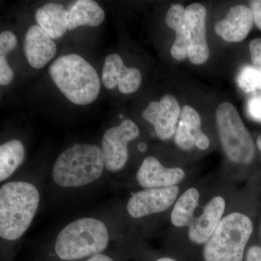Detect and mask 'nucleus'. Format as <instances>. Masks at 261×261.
<instances>
[{
    "label": "nucleus",
    "mask_w": 261,
    "mask_h": 261,
    "mask_svg": "<svg viewBox=\"0 0 261 261\" xmlns=\"http://www.w3.org/2000/svg\"><path fill=\"white\" fill-rule=\"evenodd\" d=\"M153 261H183L178 257L175 256L172 254L170 253L168 255H160L157 258L154 259Z\"/></svg>",
    "instance_id": "obj_30"
},
{
    "label": "nucleus",
    "mask_w": 261,
    "mask_h": 261,
    "mask_svg": "<svg viewBox=\"0 0 261 261\" xmlns=\"http://www.w3.org/2000/svg\"><path fill=\"white\" fill-rule=\"evenodd\" d=\"M49 73L62 93L75 105L93 102L100 92L97 71L79 55L60 57L49 66Z\"/></svg>",
    "instance_id": "obj_5"
},
{
    "label": "nucleus",
    "mask_w": 261,
    "mask_h": 261,
    "mask_svg": "<svg viewBox=\"0 0 261 261\" xmlns=\"http://www.w3.org/2000/svg\"><path fill=\"white\" fill-rule=\"evenodd\" d=\"M218 179L219 176L194 180L178 196L168 218L170 245L176 241L190 227Z\"/></svg>",
    "instance_id": "obj_8"
},
{
    "label": "nucleus",
    "mask_w": 261,
    "mask_h": 261,
    "mask_svg": "<svg viewBox=\"0 0 261 261\" xmlns=\"http://www.w3.org/2000/svg\"><path fill=\"white\" fill-rule=\"evenodd\" d=\"M261 205V172L239 188L226 214L195 261H243L256 233Z\"/></svg>",
    "instance_id": "obj_1"
},
{
    "label": "nucleus",
    "mask_w": 261,
    "mask_h": 261,
    "mask_svg": "<svg viewBox=\"0 0 261 261\" xmlns=\"http://www.w3.org/2000/svg\"><path fill=\"white\" fill-rule=\"evenodd\" d=\"M252 65L261 70V38L252 39L249 44Z\"/></svg>",
    "instance_id": "obj_26"
},
{
    "label": "nucleus",
    "mask_w": 261,
    "mask_h": 261,
    "mask_svg": "<svg viewBox=\"0 0 261 261\" xmlns=\"http://www.w3.org/2000/svg\"><path fill=\"white\" fill-rule=\"evenodd\" d=\"M147 146L146 145V143L145 142H141V143L139 144L138 147H137V148H138L139 150L140 151V152H145L146 149H147Z\"/></svg>",
    "instance_id": "obj_31"
},
{
    "label": "nucleus",
    "mask_w": 261,
    "mask_h": 261,
    "mask_svg": "<svg viewBox=\"0 0 261 261\" xmlns=\"http://www.w3.org/2000/svg\"><path fill=\"white\" fill-rule=\"evenodd\" d=\"M85 261H116L112 257L108 256L105 254L100 253L89 257Z\"/></svg>",
    "instance_id": "obj_29"
},
{
    "label": "nucleus",
    "mask_w": 261,
    "mask_h": 261,
    "mask_svg": "<svg viewBox=\"0 0 261 261\" xmlns=\"http://www.w3.org/2000/svg\"><path fill=\"white\" fill-rule=\"evenodd\" d=\"M17 38L11 32H3L0 34V56L6 57L17 45Z\"/></svg>",
    "instance_id": "obj_23"
},
{
    "label": "nucleus",
    "mask_w": 261,
    "mask_h": 261,
    "mask_svg": "<svg viewBox=\"0 0 261 261\" xmlns=\"http://www.w3.org/2000/svg\"><path fill=\"white\" fill-rule=\"evenodd\" d=\"M40 196L25 181H10L0 188V236L15 241L21 238L37 214Z\"/></svg>",
    "instance_id": "obj_4"
},
{
    "label": "nucleus",
    "mask_w": 261,
    "mask_h": 261,
    "mask_svg": "<svg viewBox=\"0 0 261 261\" xmlns=\"http://www.w3.org/2000/svg\"><path fill=\"white\" fill-rule=\"evenodd\" d=\"M140 70L137 68H127L119 55H108L105 60L102 69V82L108 89L116 88L122 94H132L137 92L142 83Z\"/></svg>",
    "instance_id": "obj_14"
},
{
    "label": "nucleus",
    "mask_w": 261,
    "mask_h": 261,
    "mask_svg": "<svg viewBox=\"0 0 261 261\" xmlns=\"http://www.w3.org/2000/svg\"><path fill=\"white\" fill-rule=\"evenodd\" d=\"M13 77L14 73L7 61L6 57L0 56V84L8 85L13 80Z\"/></svg>",
    "instance_id": "obj_27"
},
{
    "label": "nucleus",
    "mask_w": 261,
    "mask_h": 261,
    "mask_svg": "<svg viewBox=\"0 0 261 261\" xmlns=\"http://www.w3.org/2000/svg\"><path fill=\"white\" fill-rule=\"evenodd\" d=\"M173 142L183 152L197 149L205 151L211 147V140L202 129L200 114L189 106H183Z\"/></svg>",
    "instance_id": "obj_13"
},
{
    "label": "nucleus",
    "mask_w": 261,
    "mask_h": 261,
    "mask_svg": "<svg viewBox=\"0 0 261 261\" xmlns=\"http://www.w3.org/2000/svg\"><path fill=\"white\" fill-rule=\"evenodd\" d=\"M195 180L181 166H164L157 158L147 156L136 173V181L142 189L166 188L190 183Z\"/></svg>",
    "instance_id": "obj_11"
},
{
    "label": "nucleus",
    "mask_w": 261,
    "mask_h": 261,
    "mask_svg": "<svg viewBox=\"0 0 261 261\" xmlns=\"http://www.w3.org/2000/svg\"><path fill=\"white\" fill-rule=\"evenodd\" d=\"M120 118H123V116H122V115H120Z\"/></svg>",
    "instance_id": "obj_33"
},
{
    "label": "nucleus",
    "mask_w": 261,
    "mask_h": 261,
    "mask_svg": "<svg viewBox=\"0 0 261 261\" xmlns=\"http://www.w3.org/2000/svg\"><path fill=\"white\" fill-rule=\"evenodd\" d=\"M243 261H261V240L256 233L247 247Z\"/></svg>",
    "instance_id": "obj_24"
},
{
    "label": "nucleus",
    "mask_w": 261,
    "mask_h": 261,
    "mask_svg": "<svg viewBox=\"0 0 261 261\" xmlns=\"http://www.w3.org/2000/svg\"><path fill=\"white\" fill-rule=\"evenodd\" d=\"M190 183L166 188L142 189L128 199L127 213L135 219H145L154 215L169 216L178 196Z\"/></svg>",
    "instance_id": "obj_9"
},
{
    "label": "nucleus",
    "mask_w": 261,
    "mask_h": 261,
    "mask_svg": "<svg viewBox=\"0 0 261 261\" xmlns=\"http://www.w3.org/2000/svg\"><path fill=\"white\" fill-rule=\"evenodd\" d=\"M24 53L31 66L35 69H41L56 56L57 46L39 25H34L25 34Z\"/></svg>",
    "instance_id": "obj_16"
},
{
    "label": "nucleus",
    "mask_w": 261,
    "mask_h": 261,
    "mask_svg": "<svg viewBox=\"0 0 261 261\" xmlns=\"http://www.w3.org/2000/svg\"><path fill=\"white\" fill-rule=\"evenodd\" d=\"M240 186L219 176L190 227L171 244V254L183 261H195L219 226Z\"/></svg>",
    "instance_id": "obj_3"
},
{
    "label": "nucleus",
    "mask_w": 261,
    "mask_h": 261,
    "mask_svg": "<svg viewBox=\"0 0 261 261\" xmlns=\"http://www.w3.org/2000/svg\"><path fill=\"white\" fill-rule=\"evenodd\" d=\"M139 135L138 126L130 119H124L118 126L106 130L101 148L108 171L116 172L125 167L128 158V143Z\"/></svg>",
    "instance_id": "obj_10"
},
{
    "label": "nucleus",
    "mask_w": 261,
    "mask_h": 261,
    "mask_svg": "<svg viewBox=\"0 0 261 261\" xmlns=\"http://www.w3.org/2000/svg\"><path fill=\"white\" fill-rule=\"evenodd\" d=\"M253 20L257 27L261 30V0H253L250 2Z\"/></svg>",
    "instance_id": "obj_28"
},
{
    "label": "nucleus",
    "mask_w": 261,
    "mask_h": 261,
    "mask_svg": "<svg viewBox=\"0 0 261 261\" xmlns=\"http://www.w3.org/2000/svg\"><path fill=\"white\" fill-rule=\"evenodd\" d=\"M181 111L177 99L171 94H166L160 102L149 103L142 117L153 126L154 134L160 140L167 141L175 135Z\"/></svg>",
    "instance_id": "obj_12"
},
{
    "label": "nucleus",
    "mask_w": 261,
    "mask_h": 261,
    "mask_svg": "<svg viewBox=\"0 0 261 261\" xmlns=\"http://www.w3.org/2000/svg\"><path fill=\"white\" fill-rule=\"evenodd\" d=\"M109 240L104 223L94 218H81L60 231L55 251L62 260H82L102 253L107 248Z\"/></svg>",
    "instance_id": "obj_6"
},
{
    "label": "nucleus",
    "mask_w": 261,
    "mask_h": 261,
    "mask_svg": "<svg viewBox=\"0 0 261 261\" xmlns=\"http://www.w3.org/2000/svg\"><path fill=\"white\" fill-rule=\"evenodd\" d=\"M253 15L250 8L245 5L232 7L223 20L215 25V32L228 42L243 41L251 31Z\"/></svg>",
    "instance_id": "obj_17"
},
{
    "label": "nucleus",
    "mask_w": 261,
    "mask_h": 261,
    "mask_svg": "<svg viewBox=\"0 0 261 261\" xmlns=\"http://www.w3.org/2000/svg\"><path fill=\"white\" fill-rule=\"evenodd\" d=\"M68 16L69 12L59 3H47L36 12L38 24L51 39L64 35L68 29Z\"/></svg>",
    "instance_id": "obj_19"
},
{
    "label": "nucleus",
    "mask_w": 261,
    "mask_h": 261,
    "mask_svg": "<svg viewBox=\"0 0 261 261\" xmlns=\"http://www.w3.org/2000/svg\"><path fill=\"white\" fill-rule=\"evenodd\" d=\"M218 135L229 166L219 175L224 181L243 185L255 173L251 169L256 158V145L231 103L224 102L216 112Z\"/></svg>",
    "instance_id": "obj_2"
},
{
    "label": "nucleus",
    "mask_w": 261,
    "mask_h": 261,
    "mask_svg": "<svg viewBox=\"0 0 261 261\" xmlns=\"http://www.w3.org/2000/svg\"><path fill=\"white\" fill-rule=\"evenodd\" d=\"M255 145H256V148L261 152V134L257 137Z\"/></svg>",
    "instance_id": "obj_32"
},
{
    "label": "nucleus",
    "mask_w": 261,
    "mask_h": 261,
    "mask_svg": "<svg viewBox=\"0 0 261 261\" xmlns=\"http://www.w3.org/2000/svg\"><path fill=\"white\" fill-rule=\"evenodd\" d=\"M206 15L205 7L200 3H192L185 9V17L191 33L188 58L195 65L203 64L210 55L206 39Z\"/></svg>",
    "instance_id": "obj_15"
},
{
    "label": "nucleus",
    "mask_w": 261,
    "mask_h": 261,
    "mask_svg": "<svg viewBox=\"0 0 261 261\" xmlns=\"http://www.w3.org/2000/svg\"><path fill=\"white\" fill-rule=\"evenodd\" d=\"M68 16V29L82 27H96L104 21L106 13L97 3L92 0H80L71 7Z\"/></svg>",
    "instance_id": "obj_20"
},
{
    "label": "nucleus",
    "mask_w": 261,
    "mask_h": 261,
    "mask_svg": "<svg viewBox=\"0 0 261 261\" xmlns=\"http://www.w3.org/2000/svg\"><path fill=\"white\" fill-rule=\"evenodd\" d=\"M25 147L18 140H12L0 146V181L9 178L23 163Z\"/></svg>",
    "instance_id": "obj_21"
},
{
    "label": "nucleus",
    "mask_w": 261,
    "mask_h": 261,
    "mask_svg": "<svg viewBox=\"0 0 261 261\" xmlns=\"http://www.w3.org/2000/svg\"><path fill=\"white\" fill-rule=\"evenodd\" d=\"M247 111L252 120L261 123V94H254L248 99Z\"/></svg>",
    "instance_id": "obj_25"
},
{
    "label": "nucleus",
    "mask_w": 261,
    "mask_h": 261,
    "mask_svg": "<svg viewBox=\"0 0 261 261\" xmlns=\"http://www.w3.org/2000/svg\"><path fill=\"white\" fill-rule=\"evenodd\" d=\"M237 82L247 93L261 91V70L252 65H245L240 70Z\"/></svg>",
    "instance_id": "obj_22"
},
{
    "label": "nucleus",
    "mask_w": 261,
    "mask_h": 261,
    "mask_svg": "<svg viewBox=\"0 0 261 261\" xmlns=\"http://www.w3.org/2000/svg\"><path fill=\"white\" fill-rule=\"evenodd\" d=\"M105 166L102 148L92 144H75L63 151L53 168L56 185L64 188L86 186L102 176Z\"/></svg>",
    "instance_id": "obj_7"
},
{
    "label": "nucleus",
    "mask_w": 261,
    "mask_h": 261,
    "mask_svg": "<svg viewBox=\"0 0 261 261\" xmlns=\"http://www.w3.org/2000/svg\"><path fill=\"white\" fill-rule=\"evenodd\" d=\"M185 9L181 4L171 5L166 15L168 27L176 32L171 54L177 61H183L188 57L191 38L190 27L185 17Z\"/></svg>",
    "instance_id": "obj_18"
}]
</instances>
